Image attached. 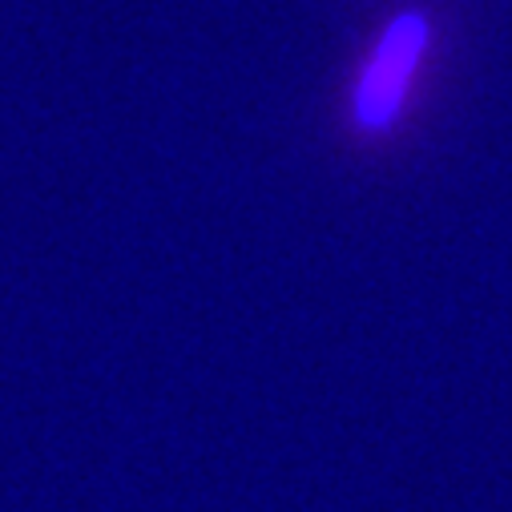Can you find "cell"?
Masks as SVG:
<instances>
[{
	"label": "cell",
	"instance_id": "6da1fadb",
	"mask_svg": "<svg viewBox=\"0 0 512 512\" xmlns=\"http://www.w3.org/2000/svg\"><path fill=\"white\" fill-rule=\"evenodd\" d=\"M432 49H436V21L428 9L408 5L396 9L392 17H383L347 85V125L355 138L383 142L400 130L420 93Z\"/></svg>",
	"mask_w": 512,
	"mask_h": 512
}]
</instances>
